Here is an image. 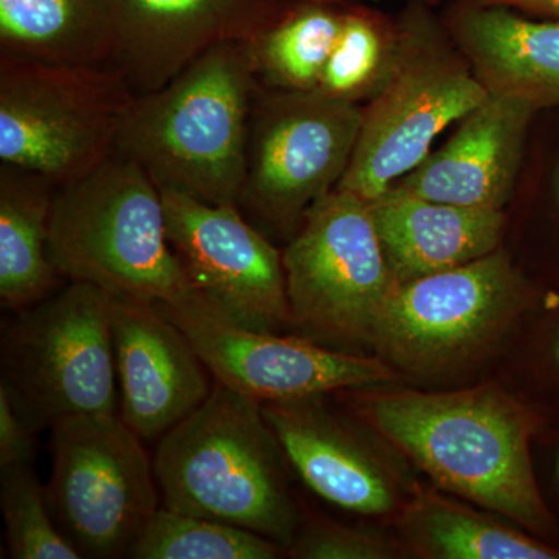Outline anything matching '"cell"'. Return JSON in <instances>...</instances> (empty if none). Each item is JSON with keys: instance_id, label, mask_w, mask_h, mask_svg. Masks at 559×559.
Returning a JSON list of instances; mask_svg holds the SVG:
<instances>
[{"instance_id": "obj_1", "label": "cell", "mask_w": 559, "mask_h": 559, "mask_svg": "<svg viewBox=\"0 0 559 559\" xmlns=\"http://www.w3.org/2000/svg\"><path fill=\"white\" fill-rule=\"evenodd\" d=\"M371 428L436 484L522 527L544 533L551 518L530 457L535 419L496 385L447 393L404 392L355 401Z\"/></svg>"}, {"instance_id": "obj_2", "label": "cell", "mask_w": 559, "mask_h": 559, "mask_svg": "<svg viewBox=\"0 0 559 559\" xmlns=\"http://www.w3.org/2000/svg\"><path fill=\"white\" fill-rule=\"evenodd\" d=\"M259 84L250 43L218 44L159 91L134 98L114 153L138 164L160 190L237 204Z\"/></svg>"}, {"instance_id": "obj_3", "label": "cell", "mask_w": 559, "mask_h": 559, "mask_svg": "<svg viewBox=\"0 0 559 559\" xmlns=\"http://www.w3.org/2000/svg\"><path fill=\"white\" fill-rule=\"evenodd\" d=\"M263 403L215 381L209 399L157 441L162 506L259 533L288 549L296 503Z\"/></svg>"}, {"instance_id": "obj_4", "label": "cell", "mask_w": 559, "mask_h": 559, "mask_svg": "<svg viewBox=\"0 0 559 559\" xmlns=\"http://www.w3.org/2000/svg\"><path fill=\"white\" fill-rule=\"evenodd\" d=\"M49 253L62 278L114 299L154 307L200 296L168 240L159 187L114 151L57 187Z\"/></svg>"}, {"instance_id": "obj_5", "label": "cell", "mask_w": 559, "mask_h": 559, "mask_svg": "<svg viewBox=\"0 0 559 559\" xmlns=\"http://www.w3.org/2000/svg\"><path fill=\"white\" fill-rule=\"evenodd\" d=\"M110 301L97 286L69 282L3 329L0 388L36 433L81 415L119 414Z\"/></svg>"}, {"instance_id": "obj_6", "label": "cell", "mask_w": 559, "mask_h": 559, "mask_svg": "<svg viewBox=\"0 0 559 559\" xmlns=\"http://www.w3.org/2000/svg\"><path fill=\"white\" fill-rule=\"evenodd\" d=\"M358 103L259 84L237 205L264 235L289 241L308 210L337 189L362 124Z\"/></svg>"}, {"instance_id": "obj_7", "label": "cell", "mask_w": 559, "mask_h": 559, "mask_svg": "<svg viewBox=\"0 0 559 559\" xmlns=\"http://www.w3.org/2000/svg\"><path fill=\"white\" fill-rule=\"evenodd\" d=\"M282 252L289 325L301 331L300 337L323 347L370 344L400 283L369 201L334 189L308 210Z\"/></svg>"}, {"instance_id": "obj_8", "label": "cell", "mask_w": 559, "mask_h": 559, "mask_svg": "<svg viewBox=\"0 0 559 559\" xmlns=\"http://www.w3.org/2000/svg\"><path fill=\"white\" fill-rule=\"evenodd\" d=\"M135 95L114 66H61L0 58V162L57 186L114 151Z\"/></svg>"}, {"instance_id": "obj_9", "label": "cell", "mask_w": 559, "mask_h": 559, "mask_svg": "<svg viewBox=\"0 0 559 559\" xmlns=\"http://www.w3.org/2000/svg\"><path fill=\"white\" fill-rule=\"evenodd\" d=\"M143 443L119 414L81 415L51 428L47 498L81 558H128L162 506Z\"/></svg>"}, {"instance_id": "obj_10", "label": "cell", "mask_w": 559, "mask_h": 559, "mask_svg": "<svg viewBox=\"0 0 559 559\" xmlns=\"http://www.w3.org/2000/svg\"><path fill=\"white\" fill-rule=\"evenodd\" d=\"M488 95L450 47L432 35L404 36L392 75L364 108L358 142L337 189L366 201L380 197L429 156L444 128Z\"/></svg>"}, {"instance_id": "obj_11", "label": "cell", "mask_w": 559, "mask_h": 559, "mask_svg": "<svg viewBox=\"0 0 559 559\" xmlns=\"http://www.w3.org/2000/svg\"><path fill=\"white\" fill-rule=\"evenodd\" d=\"M524 280L502 249L454 270L401 283L371 334L382 358L430 371L469 355L524 305Z\"/></svg>"}, {"instance_id": "obj_12", "label": "cell", "mask_w": 559, "mask_h": 559, "mask_svg": "<svg viewBox=\"0 0 559 559\" xmlns=\"http://www.w3.org/2000/svg\"><path fill=\"white\" fill-rule=\"evenodd\" d=\"M167 234L210 308L242 329L277 333L289 323L283 252L237 204H209L160 190Z\"/></svg>"}, {"instance_id": "obj_13", "label": "cell", "mask_w": 559, "mask_h": 559, "mask_svg": "<svg viewBox=\"0 0 559 559\" xmlns=\"http://www.w3.org/2000/svg\"><path fill=\"white\" fill-rule=\"evenodd\" d=\"M154 307L189 336L213 380L261 403L370 388L393 378L388 364L378 358L234 325L216 314L201 294L183 304Z\"/></svg>"}, {"instance_id": "obj_14", "label": "cell", "mask_w": 559, "mask_h": 559, "mask_svg": "<svg viewBox=\"0 0 559 559\" xmlns=\"http://www.w3.org/2000/svg\"><path fill=\"white\" fill-rule=\"evenodd\" d=\"M116 32L112 66L135 97L159 91L223 43H250L293 0H108Z\"/></svg>"}, {"instance_id": "obj_15", "label": "cell", "mask_w": 559, "mask_h": 559, "mask_svg": "<svg viewBox=\"0 0 559 559\" xmlns=\"http://www.w3.org/2000/svg\"><path fill=\"white\" fill-rule=\"evenodd\" d=\"M119 415L159 441L209 399L215 381L189 336L157 307L110 301Z\"/></svg>"}, {"instance_id": "obj_16", "label": "cell", "mask_w": 559, "mask_h": 559, "mask_svg": "<svg viewBox=\"0 0 559 559\" xmlns=\"http://www.w3.org/2000/svg\"><path fill=\"white\" fill-rule=\"evenodd\" d=\"M535 114L528 103L489 94L463 117L443 148L392 187L443 204L502 210L513 193Z\"/></svg>"}, {"instance_id": "obj_17", "label": "cell", "mask_w": 559, "mask_h": 559, "mask_svg": "<svg viewBox=\"0 0 559 559\" xmlns=\"http://www.w3.org/2000/svg\"><path fill=\"white\" fill-rule=\"evenodd\" d=\"M322 396L263 403L286 460L333 506L359 514L389 513L396 506L392 480L355 430L323 406Z\"/></svg>"}, {"instance_id": "obj_18", "label": "cell", "mask_w": 559, "mask_h": 559, "mask_svg": "<svg viewBox=\"0 0 559 559\" xmlns=\"http://www.w3.org/2000/svg\"><path fill=\"white\" fill-rule=\"evenodd\" d=\"M369 204L385 259L400 285L495 252L506 226L502 210L443 204L396 187Z\"/></svg>"}, {"instance_id": "obj_19", "label": "cell", "mask_w": 559, "mask_h": 559, "mask_svg": "<svg viewBox=\"0 0 559 559\" xmlns=\"http://www.w3.org/2000/svg\"><path fill=\"white\" fill-rule=\"evenodd\" d=\"M452 33L489 94L518 98L536 110L559 105V20H528L479 3L454 14Z\"/></svg>"}, {"instance_id": "obj_20", "label": "cell", "mask_w": 559, "mask_h": 559, "mask_svg": "<svg viewBox=\"0 0 559 559\" xmlns=\"http://www.w3.org/2000/svg\"><path fill=\"white\" fill-rule=\"evenodd\" d=\"M57 183L39 173L0 165V300L21 311L60 285L49 253Z\"/></svg>"}, {"instance_id": "obj_21", "label": "cell", "mask_w": 559, "mask_h": 559, "mask_svg": "<svg viewBox=\"0 0 559 559\" xmlns=\"http://www.w3.org/2000/svg\"><path fill=\"white\" fill-rule=\"evenodd\" d=\"M108 0H0V58L61 66H112Z\"/></svg>"}, {"instance_id": "obj_22", "label": "cell", "mask_w": 559, "mask_h": 559, "mask_svg": "<svg viewBox=\"0 0 559 559\" xmlns=\"http://www.w3.org/2000/svg\"><path fill=\"white\" fill-rule=\"evenodd\" d=\"M345 11L331 0H293L277 20L250 40L261 86L294 92L318 90Z\"/></svg>"}, {"instance_id": "obj_23", "label": "cell", "mask_w": 559, "mask_h": 559, "mask_svg": "<svg viewBox=\"0 0 559 559\" xmlns=\"http://www.w3.org/2000/svg\"><path fill=\"white\" fill-rule=\"evenodd\" d=\"M419 550L443 559H559V550L477 511L425 495L404 513Z\"/></svg>"}, {"instance_id": "obj_24", "label": "cell", "mask_w": 559, "mask_h": 559, "mask_svg": "<svg viewBox=\"0 0 559 559\" xmlns=\"http://www.w3.org/2000/svg\"><path fill=\"white\" fill-rule=\"evenodd\" d=\"M285 547L226 522L160 506L128 555L134 559H275Z\"/></svg>"}, {"instance_id": "obj_25", "label": "cell", "mask_w": 559, "mask_h": 559, "mask_svg": "<svg viewBox=\"0 0 559 559\" xmlns=\"http://www.w3.org/2000/svg\"><path fill=\"white\" fill-rule=\"evenodd\" d=\"M400 39L389 35L369 14L345 11L333 51L323 68L318 92L334 100L358 103L385 86L396 60Z\"/></svg>"}, {"instance_id": "obj_26", "label": "cell", "mask_w": 559, "mask_h": 559, "mask_svg": "<svg viewBox=\"0 0 559 559\" xmlns=\"http://www.w3.org/2000/svg\"><path fill=\"white\" fill-rule=\"evenodd\" d=\"M0 509L7 544L14 559H80V551L58 528L47 488L32 465L0 468Z\"/></svg>"}, {"instance_id": "obj_27", "label": "cell", "mask_w": 559, "mask_h": 559, "mask_svg": "<svg viewBox=\"0 0 559 559\" xmlns=\"http://www.w3.org/2000/svg\"><path fill=\"white\" fill-rule=\"evenodd\" d=\"M288 551L301 559H384L395 555L380 536L330 522H316L304 530Z\"/></svg>"}, {"instance_id": "obj_28", "label": "cell", "mask_w": 559, "mask_h": 559, "mask_svg": "<svg viewBox=\"0 0 559 559\" xmlns=\"http://www.w3.org/2000/svg\"><path fill=\"white\" fill-rule=\"evenodd\" d=\"M36 454V432L21 418L0 388V468L32 465Z\"/></svg>"}, {"instance_id": "obj_29", "label": "cell", "mask_w": 559, "mask_h": 559, "mask_svg": "<svg viewBox=\"0 0 559 559\" xmlns=\"http://www.w3.org/2000/svg\"><path fill=\"white\" fill-rule=\"evenodd\" d=\"M480 5L503 7V9L527 11L540 16L559 20V0H474Z\"/></svg>"}, {"instance_id": "obj_30", "label": "cell", "mask_w": 559, "mask_h": 559, "mask_svg": "<svg viewBox=\"0 0 559 559\" xmlns=\"http://www.w3.org/2000/svg\"><path fill=\"white\" fill-rule=\"evenodd\" d=\"M557 358L559 360V341H558V345H557Z\"/></svg>"}, {"instance_id": "obj_31", "label": "cell", "mask_w": 559, "mask_h": 559, "mask_svg": "<svg viewBox=\"0 0 559 559\" xmlns=\"http://www.w3.org/2000/svg\"><path fill=\"white\" fill-rule=\"evenodd\" d=\"M557 471H558V479H559V457H558V463H557Z\"/></svg>"}, {"instance_id": "obj_32", "label": "cell", "mask_w": 559, "mask_h": 559, "mask_svg": "<svg viewBox=\"0 0 559 559\" xmlns=\"http://www.w3.org/2000/svg\"><path fill=\"white\" fill-rule=\"evenodd\" d=\"M558 189H559V173H558Z\"/></svg>"}, {"instance_id": "obj_33", "label": "cell", "mask_w": 559, "mask_h": 559, "mask_svg": "<svg viewBox=\"0 0 559 559\" xmlns=\"http://www.w3.org/2000/svg\"><path fill=\"white\" fill-rule=\"evenodd\" d=\"M428 2H436V0H428Z\"/></svg>"}]
</instances>
